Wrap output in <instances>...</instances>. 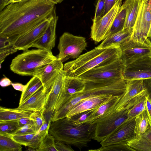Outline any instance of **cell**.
<instances>
[{"instance_id":"e0dca14e","label":"cell","mask_w":151,"mask_h":151,"mask_svg":"<svg viewBox=\"0 0 151 151\" xmlns=\"http://www.w3.org/2000/svg\"><path fill=\"white\" fill-rule=\"evenodd\" d=\"M111 95H97L84 99L72 107L66 114L65 117L70 118L81 113L95 109Z\"/></svg>"},{"instance_id":"7402d4cb","label":"cell","mask_w":151,"mask_h":151,"mask_svg":"<svg viewBox=\"0 0 151 151\" xmlns=\"http://www.w3.org/2000/svg\"><path fill=\"white\" fill-rule=\"evenodd\" d=\"M133 30L124 29L111 35L108 36L103 40L97 48L105 49L112 47H119L120 45L127 38L131 36Z\"/></svg>"},{"instance_id":"816d5d0a","label":"cell","mask_w":151,"mask_h":151,"mask_svg":"<svg viewBox=\"0 0 151 151\" xmlns=\"http://www.w3.org/2000/svg\"><path fill=\"white\" fill-rule=\"evenodd\" d=\"M64 0H57L58 4L61 3Z\"/></svg>"},{"instance_id":"603a6c76","label":"cell","mask_w":151,"mask_h":151,"mask_svg":"<svg viewBox=\"0 0 151 151\" xmlns=\"http://www.w3.org/2000/svg\"><path fill=\"white\" fill-rule=\"evenodd\" d=\"M127 145L135 151H151V128L140 135H135Z\"/></svg>"},{"instance_id":"681fc988","label":"cell","mask_w":151,"mask_h":151,"mask_svg":"<svg viewBox=\"0 0 151 151\" xmlns=\"http://www.w3.org/2000/svg\"><path fill=\"white\" fill-rule=\"evenodd\" d=\"M147 38H149L151 42V26L147 36Z\"/></svg>"},{"instance_id":"277c9868","label":"cell","mask_w":151,"mask_h":151,"mask_svg":"<svg viewBox=\"0 0 151 151\" xmlns=\"http://www.w3.org/2000/svg\"><path fill=\"white\" fill-rule=\"evenodd\" d=\"M121 53L119 47L105 49L96 47L65 64L63 70L66 76L78 77L95 67L107 64L120 58Z\"/></svg>"},{"instance_id":"d4e9b609","label":"cell","mask_w":151,"mask_h":151,"mask_svg":"<svg viewBox=\"0 0 151 151\" xmlns=\"http://www.w3.org/2000/svg\"><path fill=\"white\" fill-rule=\"evenodd\" d=\"M0 134L8 136L22 145L36 150L38 148L42 138L36 133L26 135H18L10 134ZM37 151V150H36Z\"/></svg>"},{"instance_id":"2e32d148","label":"cell","mask_w":151,"mask_h":151,"mask_svg":"<svg viewBox=\"0 0 151 151\" xmlns=\"http://www.w3.org/2000/svg\"><path fill=\"white\" fill-rule=\"evenodd\" d=\"M58 19V17L57 15L55 8L45 32L34 43L32 47L52 51V50L55 45L56 29Z\"/></svg>"},{"instance_id":"f6af8a7d","label":"cell","mask_w":151,"mask_h":151,"mask_svg":"<svg viewBox=\"0 0 151 151\" xmlns=\"http://www.w3.org/2000/svg\"><path fill=\"white\" fill-rule=\"evenodd\" d=\"M32 121L30 117L22 118L17 120L18 125L20 128L29 123Z\"/></svg>"},{"instance_id":"484cf974","label":"cell","mask_w":151,"mask_h":151,"mask_svg":"<svg viewBox=\"0 0 151 151\" xmlns=\"http://www.w3.org/2000/svg\"><path fill=\"white\" fill-rule=\"evenodd\" d=\"M65 85L67 95L69 99L76 94L83 92L86 87L84 80L78 77L66 75L65 78Z\"/></svg>"},{"instance_id":"d590c367","label":"cell","mask_w":151,"mask_h":151,"mask_svg":"<svg viewBox=\"0 0 151 151\" xmlns=\"http://www.w3.org/2000/svg\"><path fill=\"white\" fill-rule=\"evenodd\" d=\"M95 109L81 113L72 117L70 119L73 123L76 125L86 123Z\"/></svg>"},{"instance_id":"ee69618b","label":"cell","mask_w":151,"mask_h":151,"mask_svg":"<svg viewBox=\"0 0 151 151\" xmlns=\"http://www.w3.org/2000/svg\"><path fill=\"white\" fill-rule=\"evenodd\" d=\"M29 0H0V11L11 3L26 1Z\"/></svg>"},{"instance_id":"d6a6232c","label":"cell","mask_w":151,"mask_h":151,"mask_svg":"<svg viewBox=\"0 0 151 151\" xmlns=\"http://www.w3.org/2000/svg\"><path fill=\"white\" fill-rule=\"evenodd\" d=\"M55 139L49 133L42 140L36 150L37 151H57L55 145Z\"/></svg>"},{"instance_id":"f907efd6","label":"cell","mask_w":151,"mask_h":151,"mask_svg":"<svg viewBox=\"0 0 151 151\" xmlns=\"http://www.w3.org/2000/svg\"><path fill=\"white\" fill-rule=\"evenodd\" d=\"M52 3H54L55 4H58L57 0H47Z\"/></svg>"},{"instance_id":"ffe728a7","label":"cell","mask_w":151,"mask_h":151,"mask_svg":"<svg viewBox=\"0 0 151 151\" xmlns=\"http://www.w3.org/2000/svg\"><path fill=\"white\" fill-rule=\"evenodd\" d=\"M122 96L111 95L95 108L86 123H92L98 119L114 110L116 105Z\"/></svg>"},{"instance_id":"836d02e7","label":"cell","mask_w":151,"mask_h":151,"mask_svg":"<svg viewBox=\"0 0 151 151\" xmlns=\"http://www.w3.org/2000/svg\"><path fill=\"white\" fill-rule=\"evenodd\" d=\"M19 128L17 120L0 122V134H12Z\"/></svg>"},{"instance_id":"60d3db41","label":"cell","mask_w":151,"mask_h":151,"mask_svg":"<svg viewBox=\"0 0 151 151\" xmlns=\"http://www.w3.org/2000/svg\"><path fill=\"white\" fill-rule=\"evenodd\" d=\"M147 118L151 128V94L148 91L146 96V108Z\"/></svg>"},{"instance_id":"f546056e","label":"cell","mask_w":151,"mask_h":151,"mask_svg":"<svg viewBox=\"0 0 151 151\" xmlns=\"http://www.w3.org/2000/svg\"><path fill=\"white\" fill-rule=\"evenodd\" d=\"M150 127L145 109L135 118L134 132L136 135H142Z\"/></svg>"},{"instance_id":"8992f818","label":"cell","mask_w":151,"mask_h":151,"mask_svg":"<svg viewBox=\"0 0 151 151\" xmlns=\"http://www.w3.org/2000/svg\"><path fill=\"white\" fill-rule=\"evenodd\" d=\"M127 110H115L98 119L92 123L93 132L92 139L101 142L110 135L127 119Z\"/></svg>"},{"instance_id":"52a82bcc","label":"cell","mask_w":151,"mask_h":151,"mask_svg":"<svg viewBox=\"0 0 151 151\" xmlns=\"http://www.w3.org/2000/svg\"><path fill=\"white\" fill-rule=\"evenodd\" d=\"M87 46L85 37L65 32L60 38L58 47L59 53L56 57L62 62L70 58H77Z\"/></svg>"},{"instance_id":"74e56055","label":"cell","mask_w":151,"mask_h":151,"mask_svg":"<svg viewBox=\"0 0 151 151\" xmlns=\"http://www.w3.org/2000/svg\"><path fill=\"white\" fill-rule=\"evenodd\" d=\"M37 130L32 121L18 129L12 134L22 135L33 134L36 132Z\"/></svg>"},{"instance_id":"bcb514c9","label":"cell","mask_w":151,"mask_h":151,"mask_svg":"<svg viewBox=\"0 0 151 151\" xmlns=\"http://www.w3.org/2000/svg\"><path fill=\"white\" fill-rule=\"evenodd\" d=\"M11 85L17 91L23 92L25 90L26 85H24L19 83H12Z\"/></svg>"},{"instance_id":"3957f363","label":"cell","mask_w":151,"mask_h":151,"mask_svg":"<svg viewBox=\"0 0 151 151\" xmlns=\"http://www.w3.org/2000/svg\"><path fill=\"white\" fill-rule=\"evenodd\" d=\"M93 132L92 123L76 125L65 117L51 122L49 132L56 140L73 145L81 150L88 146L92 139Z\"/></svg>"},{"instance_id":"e575fe53","label":"cell","mask_w":151,"mask_h":151,"mask_svg":"<svg viewBox=\"0 0 151 151\" xmlns=\"http://www.w3.org/2000/svg\"><path fill=\"white\" fill-rule=\"evenodd\" d=\"M89 150L96 151H135L128 145L127 144H116L104 147L101 146L99 149Z\"/></svg>"},{"instance_id":"5bb4252c","label":"cell","mask_w":151,"mask_h":151,"mask_svg":"<svg viewBox=\"0 0 151 151\" xmlns=\"http://www.w3.org/2000/svg\"><path fill=\"white\" fill-rule=\"evenodd\" d=\"M53 14L27 32L18 36L14 43L15 48L24 51L32 47L45 32Z\"/></svg>"},{"instance_id":"30bf717a","label":"cell","mask_w":151,"mask_h":151,"mask_svg":"<svg viewBox=\"0 0 151 151\" xmlns=\"http://www.w3.org/2000/svg\"><path fill=\"white\" fill-rule=\"evenodd\" d=\"M151 26V0H142L131 37L135 42H144Z\"/></svg>"},{"instance_id":"5b68a950","label":"cell","mask_w":151,"mask_h":151,"mask_svg":"<svg viewBox=\"0 0 151 151\" xmlns=\"http://www.w3.org/2000/svg\"><path fill=\"white\" fill-rule=\"evenodd\" d=\"M57 58L52 51L39 49L28 50L12 59L10 69L21 76H36L47 65Z\"/></svg>"},{"instance_id":"d6986e66","label":"cell","mask_w":151,"mask_h":151,"mask_svg":"<svg viewBox=\"0 0 151 151\" xmlns=\"http://www.w3.org/2000/svg\"><path fill=\"white\" fill-rule=\"evenodd\" d=\"M63 68V62L57 58L47 65L36 76L42 81L45 90L51 86Z\"/></svg>"},{"instance_id":"6da1fadb","label":"cell","mask_w":151,"mask_h":151,"mask_svg":"<svg viewBox=\"0 0 151 151\" xmlns=\"http://www.w3.org/2000/svg\"><path fill=\"white\" fill-rule=\"evenodd\" d=\"M55 4L47 0L11 3L0 11V37L20 36L51 16Z\"/></svg>"},{"instance_id":"7c38bea8","label":"cell","mask_w":151,"mask_h":151,"mask_svg":"<svg viewBox=\"0 0 151 151\" xmlns=\"http://www.w3.org/2000/svg\"><path fill=\"white\" fill-rule=\"evenodd\" d=\"M143 80H127L126 91L116 105L115 111L123 110L128 104L138 101L147 95L148 91L144 87Z\"/></svg>"},{"instance_id":"44dd1931","label":"cell","mask_w":151,"mask_h":151,"mask_svg":"<svg viewBox=\"0 0 151 151\" xmlns=\"http://www.w3.org/2000/svg\"><path fill=\"white\" fill-rule=\"evenodd\" d=\"M134 1L125 0L121 5L112 24L108 37L124 29L127 14Z\"/></svg>"},{"instance_id":"8fae6325","label":"cell","mask_w":151,"mask_h":151,"mask_svg":"<svg viewBox=\"0 0 151 151\" xmlns=\"http://www.w3.org/2000/svg\"><path fill=\"white\" fill-rule=\"evenodd\" d=\"M122 0H118L112 9L98 21L93 23L91 37L96 42L104 40L108 36L112 24L122 4Z\"/></svg>"},{"instance_id":"ab89813d","label":"cell","mask_w":151,"mask_h":151,"mask_svg":"<svg viewBox=\"0 0 151 151\" xmlns=\"http://www.w3.org/2000/svg\"><path fill=\"white\" fill-rule=\"evenodd\" d=\"M51 122V118L49 122L46 120L36 133V134L39 135L42 139L49 133Z\"/></svg>"},{"instance_id":"ba28073f","label":"cell","mask_w":151,"mask_h":151,"mask_svg":"<svg viewBox=\"0 0 151 151\" xmlns=\"http://www.w3.org/2000/svg\"><path fill=\"white\" fill-rule=\"evenodd\" d=\"M125 65L120 58L107 64L95 67L79 76L86 81L123 79Z\"/></svg>"},{"instance_id":"4fadbf2b","label":"cell","mask_w":151,"mask_h":151,"mask_svg":"<svg viewBox=\"0 0 151 151\" xmlns=\"http://www.w3.org/2000/svg\"><path fill=\"white\" fill-rule=\"evenodd\" d=\"M135 118L126 120L110 135L100 142L102 147L113 144H127L136 135Z\"/></svg>"},{"instance_id":"cb8c5ba5","label":"cell","mask_w":151,"mask_h":151,"mask_svg":"<svg viewBox=\"0 0 151 151\" xmlns=\"http://www.w3.org/2000/svg\"><path fill=\"white\" fill-rule=\"evenodd\" d=\"M34 111L19 110L16 108L0 107V122L15 120L24 117H30Z\"/></svg>"},{"instance_id":"f35d334b","label":"cell","mask_w":151,"mask_h":151,"mask_svg":"<svg viewBox=\"0 0 151 151\" xmlns=\"http://www.w3.org/2000/svg\"><path fill=\"white\" fill-rule=\"evenodd\" d=\"M105 4V0H98L95 12V15L92 19L93 23L98 21L102 17Z\"/></svg>"},{"instance_id":"4dcf8cb0","label":"cell","mask_w":151,"mask_h":151,"mask_svg":"<svg viewBox=\"0 0 151 151\" xmlns=\"http://www.w3.org/2000/svg\"><path fill=\"white\" fill-rule=\"evenodd\" d=\"M22 145L9 137L0 134V151H21Z\"/></svg>"},{"instance_id":"9c48e42d","label":"cell","mask_w":151,"mask_h":151,"mask_svg":"<svg viewBox=\"0 0 151 151\" xmlns=\"http://www.w3.org/2000/svg\"><path fill=\"white\" fill-rule=\"evenodd\" d=\"M119 47L121 52L120 58L125 66L137 60L151 57V42L149 38L142 43L134 41L130 37Z\"/></svg>"},{"instance_id":"b9f144b4","label":"cell","mask_w":151,"mask_h":151,"mask_svg":"<svg viewBox=\"0 0 151 151\" xmlns=\"http://www.w3.org/2000/svg\"><path fill=\"white\" fill-rule=\"evenodd\" d=\"M55 145L57 151H74L71 145L63 142L55 140Z\"/></svg>"},{"instance_id":"ac0fdd59","label":"cell","mask_w":151,"mask_h":151,"mask_svg":"<svg viewBox=\"0 0 151 151\" xmlns=\"http://www.w3.org/2000/svg\"><path fill=\"white\" fill-rule=\"evenodd\" d=\"M49 94L43 86L17 108L19 110L40 111L45 112V108Z\"/></svg>"},{"instance_id":"7a4b0ae2","label":"cell","mask_w":151,"mask_h":151,"mask_svg":"<svg viewBox=\"0 0 151 151\" xmlns=\"http://www.w3.org/2000/svg\"><path fill=\"white\" fill-rule=\"evenodd\" d=\"M84 81V91L70 98L55 112L52 116V122L65 117L67 112L74 105L91 96L102 94L122 96L126 91L127 82L124 78Z\"/></svg>"},{"instance_id":"83f0119b","label":"cell","mask_w":151,"mask_h":151,"mask_svg":"<svg viewBox=\"0 0 151 151\" xmlns=\"http://www.w3.org/2000/svg\"><path fill=\"white\" fill-rule=\"evenodd\" d=\"M14 38L12 37H5L0 38V64L6 57L16 52L18 50L14 46Z\"/></svg>"},{"instance_id":"7dc6e473","label":"cell","mask_w":151,"mask_h":151,"mask_svg":"<svg viewBox=\"0 0 151 151\" xmlns=\"http://www.w3.org/2000/svg\"><path fill=\"white\" fill-rule=\"evenodd\" d=\"M11 81L8 78L5 77L0 81V85L2 87H6L11 85Z\"/></svg>"},{"instance_id":"9a60e30c","label":"cell","mask_w":151,"mask_h":151,"mask_svg":"<svg viewBox=\"0 0 151 151\" xmlns=\"http://www.w3.org/2000/svg\"><path fill=\"white\" fill-rule=\"evenodd\" d=\"M123 77L128 80L151 78V57L137 60L125 66Z\"/></svg>"},{"instance_id":"1f68e13d","label":"cell","mask_w":151,"mask_h":151,"mask_svg":"<svg viewBox=\"0 0 151 151\" xmlns=\"http://www.w3.org/2000/svg\"><path fill=\"white\" fill-rule=\"evenodd\" d=\"M146 96L127 110V120L135 118L140 113L145 109Z\"/></svg>"},{"instance_id":"4316f807","label":"cell","mask_w":151,"mask_h":151,"mask_svg":"<svg viewBox=\"0 0 151 151\" xmlns=\"http://www.w3.org/2000/svg\"><path fill=\"white\" fill-rule=\"evenodd\" d=\"M26 85L25 90L21 95L19 105L24 102L43 86L40 80L36 76H33Z\"/></svg>"},{"instance_id":"8d00e7d4","label":"cell","mask_w":151,"mask_h":151,"mask_svg":"<svg viewBox=\"0 0 151 151\" xmlns=\"http://www.w3.org/2000/svg\"><path fill=\"white\" fill-rule=\"evenodd\" d=\"M44 113L43 112L37 111L33 112L30 115V119L33 121L37 131L46 120Z\"/></svg>"},{"instance_id":"c3c4849f","label":"cell","mask_w":151,"mask_h":151,"mask_svg":"<svg viewBox=\"0 0 151 151\" xmlns=\"http://www.w3.org/2000/svg\"><path fill=\"white\" fill-rule=\"evenodd\" d=\"M143 82L144 87L146 88L151 94V78L144 79Z\"/></svg>"},{"instance_id":"f1b7e54d","label":"cell","mask_w":151,"mask_h":151,"mask_svg":"<svg viewBox=\"0 0 151 151\" xmlns=\"http://www.w3.org/2000/svg\"><path fill=\"white\" fill-rule=\"evenodd\" d=\"M142 0H134L127 14L124 29H133Z\"/></svg>"},{"instance_id":"7bdbcfd3","label":"cell","mask_w":151,"mask_h":151,"mask_svg":"<svg viewBox=\"0 0 151 151\" xmlns=\"http://www.w3.org/2000/svg\"><path fill=\"white\" fill-rule=\"evenodd\" d=\"M118 0H105V6L102 17L105 15L112 9Z\"/></svg>"}]
</instances>
